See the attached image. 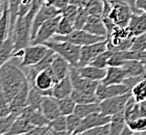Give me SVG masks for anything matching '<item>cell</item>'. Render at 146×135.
I'll list each match as a JSON object with an SVG mask.
<instances>
[{
	"instance_id": "1",
	"label": "cell",
	"mask_w": 146,
	"mask_h": 135,
	"mask_svg": "<svg viewBox=\"0 0 146 135\" xmlns=\"http://www.w3.org/2000/svg\"><path fill=\"white\" fill-rule=\"evenodd\" d=\"M25 82H27V77L20 67L17 68L7 61L0 68V90L9 103L20 92Z\"/></svg>"
},
{
	"instance_id": "2",
	"label": "cell",
	"mask_w": 146,
	"mask_h": 135,
	"mask_svg": "<svg viewBox=\"0 0 146 135\" xmlns=\"http://www.w3.org/2000/svg\"><path fill=\"white\" fill-rule=\"evenodd\" d=\"M44 45L53 50L56 54L64 57L72 67H77L80 57V48H82L80 46L74 45L72 43L66 41H55V40H49L44 43Z\"/></svg>"
},
{
	"instance_id": "3",
	"label": "cell",
	"mask_w": 146,
	"mask_h": 135,
	"mask_svg": "<svg viewBox=\"0 0 146 135\" xmlns=\"http://www.w3.org/2000/svg\"><path fill=\"white\" fill-rule=\"evenodd\" d=\"M51 40H55V41H66V42L72 43L74 45L82 47V46L90 45V44H93V43L106 40V38L92 34V33L86 31L85 29H74L72 32L67 34V36L55 34Z\"/></svg>"
},
{
	"instance_id": "4",
	"label": "cell",
	"mask_w": 146,
	"mask_h": 135,
	"mask_svg": "<svg viewBox=\"0 0 146 135\" xmlns=\"http://www.w3.org/2000/svg\"><path fill=\"white\" fill-rule=\"evenodd\" d=\"M61 17V15H58L54 18L49 19L46 22H44L38 30L35 39L31 42V45H40V44H44L45 42L51 40L58 32V26Z\"/></svg>"
},
{
	"instance_id": "5",
	"label": "cell",
	"mask_w": 146,
	"mask_h": 135,
	"mask_svg": "<svg viewBox=\"0 0 146 135\" xmlns=\"http://www.w3.org/2000/svg\"><path fill=\"white\" fill-rule=\"evenodd\" d=\"M131 97V92H128L126 94L120 95V96H116L109 98V99L102 100L99 102L100 105V111L102 113L107 114V115H111L113 114L118 113L120 111L124 110L125 105L129 98Z\"/></svg>"
},
{
	"instance_id": "6",
	"label": "cell",
	"mask_w": 146,
	"mask_h": 135,
	"mask_svg": "<svg viewBox=\"0 0 146 135\" xmlns=\"http://www.w3.org/2000/svg\"><path fill=\"white\" fill-rule=\"evenodd\" d=\"M58 81L51 68L44 70L36 75L35 82L31 86L36 87L43 96H52V88Z\"/></svg>"
},
{
	"instance_id": "7",
	"label": "cell",
	"mask_w": 146,
	"mask_h": 135,
	"mask_svg": "<svg viewBox=\"0 0 146 135\" xmlns=\"http://www.w3.org/2000/svg\"><path fill=\"white\" fill-rule=\"evenodd\" d=\"M108 50V39L93 43L90 45L82 46L80 48V57L77 67H84L90 65L91 61L97 56L98 54L102 53Z\"/></svg>"
},
{
	"instance_id": "8",
	"label": "cell",
	"mask_w": 146,
	"mask_h": 135,
	"mask_svg": "<svg viewBox=\"0 0 146 135\" xmlns=\"http://www.w3.org/2000/svg\"><path fill=\"white\" fill-rule=\"evenodd\" d=\"M48 49V47L44 44L27 46L24 49V55L22 57L20 68H28V67L38 63L46 55Z\"/></svg>"
},
{
	"instance_id": "9",
	"label": "cell",
	"mask_w": 146,
	"mask_h": 135,
	"mask_svg": "<svg viewBox=\"0 0 146 135\" xmlns=\"http://www.w3.org/2000/svg\"><path fill=\"white\" fill-rule=\"evenodd\" d=\"M69 75H70L71 82H72L74 90H82V92H86V93L89 94H95V92L97 90L98 84L100 82V81L91 80V79H88L86 78V77H82L79 74L77 67L71 66Z\"/></svg>"
},
{
	"instance_id": "10",
	"label": "cell",
	"mask_w": 146,
	"mask_h": 135,
	"mask_svg": "<svg viewBox=\"0 0 146 135\" xmlns=\"http://www.w3.org/2000/svg\"><path fill=\"white\" fill-rule=\"evenodd\" d=\"M61 15V11H58L56 7H54L53 5H47V4H43L40 9L38 11V13L36 14L33 21V27H31V41L35 39L36 32L39 28L41 27V25L46 22L47 20L51 18H54L56 16Z\"/></svg>"
},
{
	"instance_id": "11",
	"label": "cell",
	"mask_w": 146,
	"mask_h": 135,
	"mask_svg": "<svg viewBox=\"0 0 146 135\" xmlns=\"http://www.w3.org/2000/svg\"><path fill=\"white\" fill-rule=\"evenodd\" d=\"M128 92H131L124 83L120 84H104V82H99L97 86V90L95 92V95L99 100V102L102 100L109 99L112 97L120 96L123 94H126Z\"/></svg>"
},
{
	"instance_id": "12",
	"label": "cell",
	"mask_w": 146,
	"mask_h": 135,
	"mask_svg": "<svg viewBox=\"0 0 146 135\" xmlns=\"http://www.w3.org/2000/svg\"><path fill=\"white\" fill-rule=\"evenodd\" d=\"M111 117H112L111 115H107V114L102 113L101 111H98V112H94V113L90 114V115L82 119V124L78 127V129L74 132V135L84 134V132H86L87 130L91 129V128L109 124L111 122Z\"/></svg>"
},
{
	"instance_id": "13",
	"label": "cell",
	"mask_w": 146,
	"mask_h": 135,
	"mask_svg": "<svg viewBox=\"0 0 146 135\" xmlns=\"http://www.w3.org/2000/svg\"><path fill=\"white\" fill-rule=\"evenodd\" d=\"M55 55H56V53H55L53 50L48 49L46 55L40 60L39 63L34 65V66L28 67L27 73H26V77H27V81H28V83H29V85H33V84H34L35 79H36V75H38L40 72H42L44 70H47L48 68H50L52 61L54 59Z\"/></svg>"
},
{
	"instance_id": "14",
	"label": "cell",
	"mask_w": 146,
	"mask_h": 135,
	"mask_svg": "<svg viewBox=\"0 0 146 135\" xmlns=\"http://www.w3.org/2000/svg\"><path fill=\"white\" fill-rule=\"evenodd\" d=\"M133 14H134L133 9L128 5H126V4H118V5L113 6L109 17L117 26L127 27Z\"/></svg>"
},
{
	"instance_id": "15",
	"label": "cell",
	"mask_w": 146,
	"mask_h": 135,
	"mask_svg": "<svg viewBox=\"0 0 146 135\" xmlns=\"http://www.w3.org/2000/svg\"><path fill=\"white\" fill-rule=\"evenodd\" d=\"M29 90H31V85H29V83H28L27 81L22 86L20 92L9 102V109H11L12 113L16 114V115L19 117L20 113L22 112V110L27 106V97H28V93H29Z\"/></svg>"
},
{
	"instance_id": "16",
	"label": "cell",
	"mask_w": 146,
	"mask_h": 135,
	"mask_svg": "<svg viewBox=\"0 0 146 135\" xmlns=\"http://www.w3.org/2000/svg\"><path fill=\"white\" fill-rule=\"evenodd\" d=\"M84 29L88 32L95 34L98 36H102L108 39V30L104 25L102 17L100 16H90L89 15L88 21L86 23Z\"/></svg>"
},
{
	"instance_id": "17",
	"label": "cell",
	"mask_w": 146,
	"mask_h": 135,
	"mask_svg": "<svg viewBox=\"0 0 146 135\" xmlns=\"http://www.w3.org/2000/svg\"><path fill=\"white\" fill-rule=\"evenodd\" d=\"M41 111L49 121L61 115L58 99L53 96H44L41 106Z\"/></svg>"
},
{
	"instance_id": "18",
	"label": "cell",
	"mask_w": 146,
	"mask_h": 135,
	"mask_svg": "<svg viewBox=\"0 0 146 135\" xmlns=\"http://www.w3.org/2000/svg\"><path fill=\"white\" fill-rule=\"evenodd\" d=\"M127 78V73L122 67L109 66L107 68V74L101 80L104 84H120Z\"/></svg>"
},
{
	"instance_id": "19",
	"label": "cell",
	"mask_w": 146,
	"mask_h": 135,
	"mask_svg": "<svg viewBox=\"0 0 146 135\" xmlns=\"http://www.w3.org/2000/svg\"><path fill=\"white\" fill-rule=\"evenodd\" d=\"M129 32L134 36H141L146 32V14L145 13H138L133 14L129 23L127 25Z\"/></svg>"
},
{
	"instance_id": "20",
	"label": "cell",
	"mask_w": 146,
	"mask_h": 135,
	"mask_svg": "<svg viewBox=\"0 0 146 135\" xmlns=\"http://www.w3.org/2000/svg\"><path fill=\"white\" fill-rule=\"evenodd\" d=\"M73 90V85L71 82L70 75L67 77L58 80L54 84V86L52 88V96L55 97L56 99H63L66 97H70Z\"/></svg>"
},
{
	"instance_id": "21",
	"label": "cell",
	"mask_w": 146,
	"mask_h": 135,
	"mask_svg": "<svg viewBox=\"0 0 146 135\" xmlns=\"http://www.w3.org/2000/svg\"><path fill=\"white\" fill-rule=\"evenodd\" d=\"M50 68L52 69L54 75L56 76V78L58 80H61V79L65 78V77H67L69 75L71 65L65 59L64 57H62L61 55L56 54L53 61H52L51 66H50Z\"/></svg>"
},
{
	"instance_id": "22",
	"label": "cell",
	"mask_w": 146,
	"mask_h": 135,
	"mask_svg": "<svg viewBox=\"0 0 146 135\" xmlns=\"http://www.w3.org/2000/svg\"><path fill=\"white\" fill-rule=\"evenodd\" d=\"M79 74L82 77H86L88 79L95 81H101L104 78V76L107 74V69H101L97 68L92 65H87L84 67H77Z\"/></svg>"
},
{
	"instance_id": "23",
	"label": "cell",
	"mask_w": 146,
	"mask_h": 135,
	"mask_svg": "<svg viewBox=\"0 0 146 135\" xmlns=\"http://www.w3.org/2000/svg\"><path fill=\"white\" fill-rule=\"evenodd\" d=\"M35 126L31 124L27 120H25L23 117H18L15 120L13 126L11 127L9 131L7 132V135H21V134H27L31 129H34Z\"/></svg>"
},
{
	"instance_id": "24",
	"label": "cell",
	"mask_w": 146,
	"mask_h": 135,
	"mask_svg": "<svg viewBox=\"0 0 146 135\" xmlns=\"http://www.w3.org/2000/svg\"><path fill=\"white\" fill-rule=\"evenodd\" d=\"M122 68L126 71L127 77H135L140 76L146 72L144 61L139 59H128L125 61V63L122 66Z\"/></svg>"
},
{
	"instance_id": "25",
	"label": "cell",
	"mask_w": 146,
	"mask_h": 135,
	"mask_svg": "<svg viewBox=\"0 0 146 135\" xmlns=\"http://www.w3.org/2000/svg\"><path fill=\"white\" fill-rule=\"evenodd\" d=\"M125 126H126V120H125L124 110L113 114L110 122L111 135H120Z\"/></svg>"
},
{
	"instance_id": "26",
	"label": "cell",
	"mask_w": 146,
	"mask_h": 135,
	"mask_svg": "<svg viewBox=\"0 0 146 135\" xmlns=\"http://www.w3.org/2000/svg\"><path fill=\"white\" fill-rule=\"evenodd\" d=\"M13 54H14V41L13 36H9L0 48V68L9 59H12Z\"/></svg>"
},
{
	"instance_id": "27",
	"label": "cell",
	"mask_w": 146,
	"mask_h": 135,
	"mask_svg": "<svg viewBox=\"0 0 146 135\" xmlns=\"http://www.w3.org/2000/svg\"><path fill=\"white\" fill-rule=\"evenodd\" d=\"M71 98L74 100L76 104H88V103L99 102V100L97 99L95 94H89L82 92V90H74V88L71 94Z\"/></svg>"
},
{
	"instance_id": "28",
	"label": "cell",
	"mask_w": 146,
	"mask_h": 135,
	"mask_svg": "<svg viewBox=\"0 0 146 135\" xmlns=\"http://www.w3.org/2000/svg\"><path fill=\"white\" fill-rule=\"evenodd\" d=\"M98 111H100V105H99V102H96L88 103V104H76L74 113L78 115L79 117L84 119V117H88L94 112H98Z\"/></svg>"
},
{
	"instance_id": "29",
	"label": "cell",
	"mask_w": 146,
	"mask_h": 135,
	"mask_svg": "<svg viewBox=\"0 0 146 135\" xmlns=\"http://www.w3.org/2000/svg\"><path fill=\"white\" fill-rule=\"evenodd\" d=\"M22 0H9V36L13 34V30L18 20L19 9Z\"/></svg>"
},
{
	"instance_id": "30",
	"label": "cell",
	"mask_w": 146,
	"mask_h": 135,
	"mask_svg": "<svg viewBox=\"0 0 146 135\" xmlns=\"http://www.w3.org/2000/svg\"><path fill=\"white\" fill-rule=\"evenodd\" d=\"M43 98H44V96L36 87L31 86L27 97V105L33 107L34 109H36V110H41Z\"/></svg>"
},
{
	"instance_id": "31",
	"label": "cell",
	"mask_w": 146,
	"mask_h": 135,
	"mask_svg": "<svg viewBox=\"0 0 146 135\" xmlns=\"http://www.w3.org/2000/svg\"><path fill=\"white\" fill-rule=\"evenodd\" d=\"M49 126L51 129L55 131L56 134H68L67 132V120L66 115H58L53 120L49 122Z\"/></svg>"
},
{
	"instance_id": "32",
	"label": "cell",
	"mask_w": 146,
	"mask_h": 135,
	"mask_svg": "<svg viewBox=\"0 0 146 135\" xmlns=\"http://www.w3.org/2000/svg\"><path fill=\"white\" fill-rule=\"evenodd\" d=\"M58 107L61 111L62 115H69V114L74 113V109H75L76 103L74 100L70 97H66L63 99H58Z\"/></svg>"
},
{
	"instance_id": "33",
	"label": "cell",
	"mask_w": 146,
	"mask_h": 135,
	"mask_svg": "<svg viewBox=\"0 0 146 135\" xmlns=\"http://www.w3.org/2000/svg\"><path fill=\"white\" fill-rule=\"evenodd\" d=\"M113 52L114 51L108 49V50H106V51L102 52V53L98 54L97 56L92 60L90 65H92V66H94V67H97V68H101V69H107L108 67H109V60H110V58H111V56H112Z\"/></svg>"
},
{
	"instance_id": "34",
	"label": "cell",
	"mask_w": 146,
	"mask_h": 135,
	"mask_svg": "<svg viewBox=\"0 0 146 135\" xmlns=\"http://www.w3.org/2000/svg\"><path fill=\"white\" fill-rule=\"evenodd\" d=\"M131 95L137 102H141L146 99V79L140 81L131 88Z\"/></svg>"
},
{
	"instance_id": "35",
	"label": "cell",
	"mask_w": 146,
	"mask_h": 135,
	"mask_svg": "<svg viewBox=\"0 0 146 135\" xmlns=\"http://www.w3.org/2000/svg\"><path fill=\"white\" fill-rule=\"evenodd\" d=\"M90 16H102L104 12V0H90L86 6Z\"/></svg>"
},
{
	"instance_id": "36",
	"label": "cell",
	"mask_w": 146,
	"mask_h": 135,
	"mask_svg": "<svg viewBox=\"0 0 146 135\" xmlns=\"http://www.w3.org/2000/svg\"><path fill=\"white\" fill-rule=\"evenodd\" d=\"M73 30H74V23H73L71 20H69V19L65 18V17H61V20L58 22V32H56V34H60V36H67V34L72 32Z\"/></svg>"
},
{
	"instance_id": "37",
	"label": "cell",
	"mask_w": 146,
	"mask_h": 135,
	"mask_svg": "<svg viewBox=\"0 0 146 135\" xmlns=\"http://www.w3.org/2000/svg\"><path fill=\"white\" fill-rule=\"evenodd\" d=\"M126 124L134 133H146V117H137Z\"/></svg>"
},
{
	"instance_id": "38",
	"label": "cell",
	"mask_w": 146,
	"mask_h": 135,
	"mask_svg": "<svg viewBox=\"0 0 146 135\" xmlns=\"http://www.w3.org/2000/svg\"><path fill=\"white\" fill-rule=\"evenodd\" d=\"M67 120V132L68 134H74L76 130L78 129V127L82 124V117H79L78 115H76L75 113L69 114L66 117Z\"/></svg>"
},
{
	"instance_id": "39",
	"label": "cell",
	"mask_w": 146,
	"mask_h": 135,
	"mask_svg": "<svg viewBox=\"0 0 146 135\" xmlns=\"http://www.w3.org/2000/svg\"><path fill=\"white\" fill-rule=\"evenodd\" d=\"M88 18L89 13L86 9V7H79L78 13L74 20V29H84L86 23L88 21Z\"/></svg>"
},
{
	"instance_id": "40",
	"label": "cell",
	"mask_w": 146,
	"mask_h": 135,
	"mask_svg": "<svg viewBox=\"0 0 146 135\" xmlns=\"http://www.w3.org/2000/svg\"><path fill=\"white\" fill-rule=\"evenodd\" d=\"M17 117H18V115H16L14 113L9 114L7 117H0V135L7 134V132L9 131L11 127L13 126V124Z\"/></svg>"
},
{
	"instance_id": "41",
	"label": "cell",
	"mask_w": 146,
	"mask_h": 135,
	"mask_svg": "<svg viewBox=\"0 0 146 135\" xmlns=\"http://www.w3.org/2000/svg\"><path fill=\"white\" fill-rule=\"evenodd\" d=\"M126 50L124 51H115L113 52L112 56L109 60V66L113 67H122L127 60L126 58Z\"/></svg>"
},
{
	"instance_id": "42",
	"label": "cell",
	"mask_w": 146,
	"mask_h": 135,
	"mask_svg": "<svg viewBox=\"0 0 146 135\" xmlns=\"http://www.w3.org/2000/svg\"><path fill=\"white\" fill-rule=\"evenodd\" d=\"M85 135H110L111 134V128H110V123L101 126L94 127L91 129L87 130L84 132Z\"/></svg>"
},
{
	"instance_id": "43",
	"label": "cell",
	"mask_w": 146,
	"mask_h": 135,
	"mask_svg": "<svg viewBox=\"0 0 146 135\" xmlns=\"http://www.w3.org/2000/svg\"><path fill=\"white\" fill-rule=\"evenodd\" d=\"M78 9L79 7H77L76 5H73V4L69 3V4L61 12V15H62V17H65V18L69 19V20H71V21L74 23L76 15H77V13H78Z\"/></svg>"
},
{
	"instance_id": "44",
	"label": "cell",
	"mask_w": 146,
	"mask_h": 135,
	"mask_svg": "<svg viewBox=\"0 0 146 135\" xmlns=\"http://www.w3.org/2000/svg\"><path fill=\"white\" fill-rule=\"evenodd\" d=\"M146 47V32L141 34V36H134L133 45H131V50H142Z\"/></svg>"
},
{
	"instance_id": "45",
	"label": "cell",
	"mask_w": 146,
	"mask_h": 135,
	"mask_svg": "<svg viewBox=\"0 0 146 135\" xmlns=\"http://www.w3.org/2000/svg\"><path fill=\"white\" fill-rule=\"evenodd\" d=\"M11 109H9V103L7 102L5 96L3 95L2 92H0V117H7L11 114Z\"/></svg>"
},
{
	"instance_id": "46",
	"label": "cell",
	"mask_w": 146,
	"mask_h": 135,
	"mask_svg": "<svg viewBox=\"0 0 146 135\" xmlns=\"http://www.w3.org/2000/svg\"><path fill=\"white\" fill-rule=\"evenodd\" d=\"M68 4H69V0H53V2H52V5L56 7L58 11H61V12Z\"/></svg>"
},
{
	"instance_id": "47",
	"label": "cell",
	"mask_w": 146,
	"mask_h": 135,
	"mask_svg": "<svg viewBox=\"0 0 146 135\" xmlns=\"http://www.w3.org/2000/svg\"><path fill=\"white\" fill-rule=\"evenodd\" d=\"M90 0H69V3L76 5L77 7H86Z\"/></svg>"
},
{
	"instance_id": "48",
	"label": "cell",
	"mask_w": 146,
	"mask_h": 135,
	"mask_svg": "<svg viewBox=\"0 0 146 135\" xmlns=\"http://www.w3.org/2000/svg\"><path fill=\"white\" fill-rule=\"evenodd\" d=\"M136 6L146 14V0H136Z\"/></svg>"
},
{
	"instance_id": "49",
	"label": "cell",
	"mask_w": 146,
	"mask_h": 135,
	"mask_svg": "<svg viewBox=\"0 0 146 135\" xmlns=\"http://www.w3.org/2000/svg\"><path fill=\"white\" fill-rule=\"evenodd\" d=\"M139 108H140L141 117H146V99L139 102Z\"/></svg>"
},
{
	"instance_id": "50",
	"label": "cell",
	"mask_w": 146,
	"mask_h": 135,
	"mask_svg": "<svg viewBox=\"0 0 146 135\" xmlns=\"http://www.w3.org/2000/svg\"><path fill=\"white\" fill-rule=\"evenodd\" d=\"M131 134H134V131H133V130L127 126V124H126V126L123 128V130H122V132L120 135H131Z\"/></svg>"
},
{
	"instance_id": "51",
	"label": "cell",
	"mask_w": 146,
	"mask_h": 135,
	"mask_svg": "<svg viewBox=\"0 0 146 135\" xmlns=\"http://www.w3.org/2000/svg\"><path fill=\"white\" fill-rule=\"evenodd\" d=\"M108 2L111 3L113 6L115 5H118V4H124V2H123V0H107Z\"/></svg>"
},
{
	"instance_id": "52",
	"label": "cell",
	"mask_w": 146,
	"mask_h": 135,
	"mask_svg": "<svg viewBox=\"0 0 146 135\" xmlns=\"http://www.w3.org/2000/svg\"><path fill=\"white\" fill-rule=\"evenodd\" d=\"M4 1H5V0H0V5H2L3 3H4Z\"/></svg>"
},
{
	"instance_id": "53",
	"label": "cell",
	"mask_w": 146,
	"mask_h": 135,
	"mask_svg": "<svg viewBox=\"0 0 146 135\" xmlns=\"http://www.w3.org/2000/svg\"><path fill=\"white\" fill-rule=\"evenodd\" d=\"M144 67H145V71H146V61H144Z\"/></svg>"
},
{
	"instance_id": "54",
	"label": "cell",
	"mask_w": 146,
	"mask_h": 135,
	"mask_svg": "<svg viewBox=\"0 0 146 135\" xmlns=\"http://www.w3.org/2000/svg\"><path fill=\"white\" fill-rule=\"evenodd\" d=\"M145 134H146V133H145Z\"/></svg>"
}]
</instances>
